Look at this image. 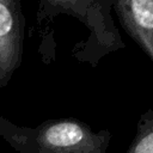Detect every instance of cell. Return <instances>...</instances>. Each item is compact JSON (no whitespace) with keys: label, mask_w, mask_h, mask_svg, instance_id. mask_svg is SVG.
Listing matches in <instances>:
<instances>
[{"label":"cell","mask_w":153,"mask_h":153,"mask_svg":"<svg viewBox=\"0 0 153 153\" xmlns=\"http://www.w3.org/2000/svg\"><path fill=\"white\" fill-rule=\"evenodd\" d=\"M24 25L20 2L0 0V87L8 84L22 63Z\"/></svg>","instance_id":"2"},{"label":"cell","mask_w":153,"mask_h":153,"mask_svg":"<svg viewBox=\"0 0 153 153\" xmlns=\"http://www.w3.org/2000/svg\"><path fill=\"white\" fill-rule=\"evenodd\" d=\"M0 136L18 153H106L111 134L93 131L74 118L19 127L0 116Z\"/></svg>","instance_id":"1"},{"label":"cell","mask_w":153,"mask_h":153,"mask_svg":"<svg viewBox=\"0 0 153 153\" xmlns=\"http://www.w3.org/2000/svg\"><path fill=\"white\" fill-rule=\"evenodd\" d=\"M111 7L126 32L153 62V0H120Z\"/></svg>","instance_id":"3"},{"label":"cell","mask_w":153,"mask_h":153,"mask_svg":"<svg viewBox=\"0 0 153 153\" xmlns=\"http://www.w3.org/2000/svg\"><path fill=\"white\" fill-rule=\"evenodd\" d=\"M127 153H153V109L143 112Z\"/></svg>","instance_id":"4"}]
</instances>
